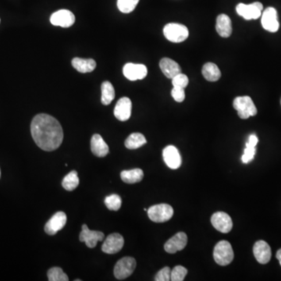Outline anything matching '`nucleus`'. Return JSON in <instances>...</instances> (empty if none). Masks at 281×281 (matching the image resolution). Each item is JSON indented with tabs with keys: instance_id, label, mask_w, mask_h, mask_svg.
Masks as SVG:
<instances>
[{
	"instance_id": "obj_34",
	"label": "nucleus",
	"mask_w": 281,
	"mask_h": 281,
	"mask_svg": "<svg viewBox=\"0 0 281 281\" xmlns=\"http://www.w3.org/2000/svg\"><path fill=\"white\" fill-rule=\"evenodd\" d=\"M170 278H171V270L170 267H166L159 270L158 274L155 275V281H170Z\"/></svg>"
},
{
	"instance_id": "obj_25",
	"label": "nucleus",
	"mask_w": 281,
	"mask_h": 281,
	"mask_svg": "<svg viewBox=\"0 0 281 281\" xmlns=\"http://www.w3.org/2000/svg\"><path fill=\"white\" fill-rule=\"evenodd\" d=\"M146 139L142 134L133 133L128 136L124 144L128 149H137L146 144Z\"/></svg>"
},
{
	"instance_id": "obj_7",
	"label": "nucleus",
	"mask_w": 281,
	"mask_h": 281,
	"mask_svg": "<svg viewBox=\"0 0 281 281\" xmlns=\"http://www.w3.org/2000/svg\"><path fill=\"white\" fill-rule=\"evenodd\" d=\"M263 4L259 2H253L252 4L239 3L236 7L237 13L240 17L245 19L247 21L249 20H256L259 18L263 11Z\"/></svg>"
},
{
	"instance_id": "obj_17",
	"label": "nucleus",
	"mask_w": 281,
	"mask_h": 281,
	"mask_svg": "<svg viewBox=\"0 0 281 281\" xmlns=\"http://www.w3.org/2000/svg\"><path fill=\"white\" fill-rule=\"evenodd\" d=\"M132 102L128 97L118 100L114 108V116L120 121H127L132 116Z\"/></svg>"
},
{
	"instance_id": "obj_23",
	"label": "nucleus",
	"mask_w": 281,
	"mask_h": 281,
	"mask_svg": "<svg viewBox=\"0 0 281 281\" xmlns=\"http://www.w3.org/2000/svg\"><path fill=\"white\" fill-rule=\"evenodd\" d=\"M202 75L208 82H217L221 78V72L217 65L213 63L204 64L202 70Z\"/></svg>"
},
{
	"instance_id": "obj_3",
	"label": "nucleus",
	"mask_w": 281,
	"mask_h": 281,
	"mask_svg": "<svg viewBox=\"0 0 281 281\" xmlns=\"http://www.w3.org/2000/svg\"><path fill=\"white\" fill-rule=\"evenodd\" d=\"M234 108L237 111L240 118L243 120L254 117L257 114V109L249 96H238L235 98L233 102Z\"/></svg>"
},
{
	"instance_id": "obj_13",
	"label": "nucleus",
	"mask_w": 281,
	"mask_h": 281,
	"mask_svg": "<svg viewBox=\"0 0 281 281\" xmlns=\"http://www.w3.org/2000/svg\"><path fill=\"white\" fill-rule=\"evenodd\" d=\"M105 235L102 232L90 231L86 224L82 225V231L80 233L79 239L82 242L85 243L87 247L94 248L98 241L103 240Z\"/></svg>"
},
{
	"instance_id": "obj_10",
	"label": "nucleus",
	"mask_w": 281,
	"mask_h": 281,
	"mask_svg": "<svg viewBox=\"0 0 281 281\" xmlns=\"http://www.w3.org/2000/svg\"><path fill=\"white\" fill-rule=\"evenodd\" d=\"M123 73L130 81H137L144 79L148 74V69L143 64L128 63L124 65Z\"/></svg>"
},
{
	"instance_id": "obj_38",
	"label": "nucleus",
	"mask_w": 281,
	"mask_h": 281,
	"mask_svg": "<svg viewBox=\"0 0 281 281\" xmlns=\"http://www.w3.org/2000/svg\"><path fill=\"white\" fill-rule=\"evenodd\" d=\"M0 177H1V172H0Z\"/></svg>"
},
{
	"instance_id": "obj_14",
	"label": "nucleus",
	"mask_w": 281,
	"mask_h": 281,
	"mask_svg": "<svg viewBox=\"0 0 281 281\" xmlns=\"http://www.w3.org/2000/svg\"><path fill=\"white\" fill-rule=\"evenodd\" d=\"M67 215L63 212H58L52 216L45 226V232L47 234H56L58 232L64 228L67 224Z\"/></svg>"
},
{
	"instance_id": "obj_33",
	"label": "nucleus",
	"mask_w": 281,
	"mask_h": 281,
	"mask_svg": "<svg viewBox=\"0 0 281 281\" xmlns=\"http://www.w3.org/2000/svg\"><path fill=\"white\" fill-rule=\"evenodd\" d=\"M255 146L252 145V144H248V142L246 143V148L244 151L241 160L244 163H248L249 162L252 161V159L255 157Z\"/></svg>"
},
{
	"instance_id": "obj_11",
	"label": "nucleus",
	"mask_w": 281,
	"mask_h": 281,
	"mask_svg": "<svg viewBox=\"0 0 281 281\" xmlns=\"http://www.w3.org/2000/svg\"><path fill=\"white\" fill-rule=\"evenodd\" d=\"M262 25L270 32H277L280 28L278 12L275 8L268 7L262 14Z\"/></svg>"
},
{
	"instance_id": "obj_6",
	"label": "nucleus",
	"mask_w": 281,
	"mask_h": 281,
	"mask_svg": "<svg viewBox=\"0 0 281 281\" xmlns=\"http://www.w3.org/2000/svg\"><path fill=\"white\" fill-rule=\"evenodd\" d=\"M136 268V261L132 257H124L114 267V276L117 280H124L132 275Z\"/></svg>"
},
{
	"instance_id": "obj_5",
	"label": "nucleus",
	"mask_w": 281,
	"mask_h": 281,
	"mask_svg": "<svg viewBox=\"0 0 281 281\" xmlns=\"http://www.w3.org/2000/svg\"><path fill=\"white\" fill-rule=\"evenodd\" d=\"M150 220L155 223H164L172 218L174 209L168 204L152 205L147 210Z\"/></svg>"
},
{
	"instance_id": "obj_35",
	"label": "nucleus",
	"mask_w": 281,
	"mask_h": 281,
	"mask_svg": "<svg viewBox=\"0 0 281 281\" xmlns=\"http://www.w3.org/2000/svg\"><path fill=\"white\" fill-rule=\"evenodd\" d=\"M171 94L176 102H182L185 98V89L182 88L174 87L171 91Z\"/></svg>"
},
{
	"instance_id": "obj_18",
	"label": "nucleus",
	"mask_w": 281,
	"mask_h": 281,
	"mask_svg": "<svg viewBox=\"0 0 281 281\" xmlns=\"http://www.w3.org/2000/svg\"><path fill=\"white\" fill-rule=\"evenodd\" d=\"M253 253L256 260L261 264H267L271 259V248L264 240H259L254 244Z\"/></svg>"
},
{
	"instance_id": "obj_22",
	"label": "nucleus",
	"mask_w": 281,
	"mask_h": 281,
	"mask_svg": "<svg viewBox=\"0 0 281 281\" xmlns=\"http://www.w3.org/2000/svg\"><path fill=\"white\" fill-rule=\"evenodd\" d=\"M73 67L76 69L78 72L85 74V73L93 72L96 67V62L93 59H82V58L75 57L72 59Z\"/></svg>"
},
{
	"instance_id": "obj_19",
	"label": "nucleus",
	"mask_w": 281,
	"mask_h": 281,
	"mask_svg": "<svg viewBox=\"0 0 281 281\" xmlns=\"http://www.w3.org/2000/svg\"><path fill=\"white\" fill-rule=\"evenodd\" d=\"M159 67L165 76L170 79H173L176 75L182 73L180 65L170 58H163L159 62Z\"/></svg>"
},
{
	"instance_id": "obj_12",
	"label": "nucleus",
	"mask_w": 281,
	"mask_h": 281,
	"mask_svg": "<svg viewBox=\"0 0 281 281\" xmlns=\"http://www.w3.org/2000/svg\"><path fill=\"white\" fill-rule=\"evenodd\" d=\"M124 244V237L120 234H111L104 240L102 246V252L106 254L117 253L122 249Z\"/></svg>"
},
{
	"instance_id": "obj_29",
	"label": "nucleus",
	"mask_w": 281,
	"mask_h": 281,
	"mask_svg": "<svg viewBox=\"0 0 281 281\" xmlns=\"http://www.w3.org/2000/svg\"><path fill=\"white\" fill-rule=\"evenodd\" d=\"M139 2V0H117V7L122 13H132Z\"/></svg>"
},
{
	"instance_id": "obj_4",
	"label": "nucleus",
	"mask_w": 281,
	"mask_h": 281,
	"mask_svg": "<svg viewBox=\"0 0 281 281\" xmlns=\"http://www.w3.org/2000/svg\"><path fill=\"white\" fill-rule=\"evenodd\" d=\"M163 34L166 39L171 43H180L188 38L189 31L184 24L170 23L163 28Z\"/></svg>"
},
{
	"instance_id": "obj_2",
	"label": "nucleus",
	"mask_w": 281,
	"mask_h": 281,
	"mask_svg": "<svg viewBox=\"0 0 281 281\" xmlns=\"http://www.w3.org/2000/svg\"><path fill=\"white\" fill-rule=\"evenodd\" d=\"M213 257L215 262L222 267L232 263L234 257L232 244L228 240H220L215 246Z\"/></svg>"
},
{
	"instance_id": "obj_31",
	"label": "nucleus",
	"mask_w": 281,
	"mask_h": 281,
	"mask_svg": "<svg viewBox=\"0 0 281 281\" xmlns=\"http://www.w3.org/2000/svg\"><path fill=\"white\" fill-rule=\"evenodd\" d=\"M187 274V270L182 266H177L171 270L170 281H183Z\"/></svg>"
},
{
	"instance_id": "obj_21",
	"label": "nucleus",
	"mask_w": 281,
	"mask_h": 281,
	"mask_svg": "<svg viewBox=\"0 0 281 281\" xmlns=\"http://www.w3.org/2000/svg\"><path fill=\"white\" fill-rule=\"evenodd\" d=\"M216 29L223 38H229L232 34V20L227 14L219 15L217 18Z\"/></svg>"
},
{
	"instance_id": "obj_32",
	"label": "nucleus",
	"mask_w": 281,
	"mask_h": 281,
	"mask_svg": "<svg viewBox=\"0 0 281 281\" xmlns=\"http://www.w3.org/2000/svg\"><path fill=\"white\" fill-rule=\"evenodd\" d=\"M189 79L185 74L180 73L172 79V85L174 87L185 89L188 85Z\"/></svg>"
},
{
	"instance_id": "obj_20",
	"label": "nucleus",
	"mask_w": 281,
	"mask_h": 281,
	"mask_svg": "<svg viewBox=\"0 0 281 281\" xmlns=\"http://www.w3.org/2000/svg\"><path fill=\"white\" fill-rule=\"evenodd\" d=\"M92 152L97 157H105L109 153V147L102 139V136L98 134L93 135L91 140Z\"/></svg>"
},
{
	"instance_id": "obj_26",
	"label": "nucleus",
	"mask_w": 281,
	"mask_h": 281,
	"mask_svg": "<svg viewBox=\"0 0 281 281\" xmlns=\"http://www.w3.org/2000/svg\"><path fill=\"white\" fill-rule=\"evenodd\" d=\"M101 90H102L101 102L103 105H109L115 98V90L113 85L109 82H104L101 86Z\"/></svg>"
},
{
	"instance_id": "obj_28",
	"label": "nucleus",
	"mask_w": 281,
	"mask_h": 281,
	"mask_svg": "<svg viewBox=\"0 0 281 281\" xmlns=\"http://www.w3.org/2000/svg\"><path fill=\"white\" fill-rule=\"evenodd\" d=\"M48 280L49 281H67L68 276L59 267H52L48 271Z\"/></svg>"
},
{
	"instance_id": "obj_37",
	"label": "nucleus",
	"mask_w": 281,
	"mask_h": 281,
	"mask_svg": "<svg viewBox=\"0 0 281 281\" xmlns=\"http://www.w3.org/2000/svg\"><path fill=\"white\" fill-rule=\"evenodd\" d=\"M277 259L279 261L280 264H281V248L278 250V252H277Z\"/></svg>"
},
{
	"instance_id": "obj_30",
	"label": "nucleus",
	"mask_w": 281,
	"mask_h": 281,
	"mask_svg": "<svg viewBox=\"0 0 281 281\" xmlns=\"http://www.w3.org/2000/svg\"><path fill=\"white\" fill-rule=\"evenodd\" d=\"M105 204L109 210L117 211L121 207L122 200L118 194H113L105 198Z\"/></svg>"
},
{
	"instance_id": "obj_8",
	"label": "nucleus",
	"mask_w": 281,
	"mask_h": 281,
	"mask_svg": "<svg viewBox=\"0 0 281 281\" xmlns=\"http://www.w3.org/2000/svg\"><path fill=\"white\" fill-rule=\"evenodd\" d=\"M50 22L54 26L70 28L75 23V16L70 10L60 9L52 13L50 17Z\"/></svg>"
},
{
	"instance_id": "obj_39",
	"label": "nucleus",
	"mask_w": 281,
	"mask_h": 281,
	"mask_svg": "<svg viewBox=\"0 0 281 281\" xmlns=\"http://www.w3.org/2000/svg\"></svg>"
},
{
	"instance_id": "obj_15",
	"label": "nucleus",
	"mask_w": 281,
	"mask_h": 281,
	"mask_svg": "<svg viewBox=\"0 0 281 281\" xmlns=\"http://www.w3.org/2000/svg\"><path fill=\"white\" fill-rule=\"evenodd\" d=\"M187 244V235L184 232H179L167 240L165 244L164 249L168 253L174 254L183 250Z\"/></svg>"
},
{
	"instance_id": "obj_24",
	"label": "nucleus",
	"mask_w": 281,
	"mask_h": 281,
	"mask_svg": "<svg viewBox=\"0 0 281 281\" xmlns=\"http://www.w3.org/2000/svg\"><path fill=\"white\" fill-rule=\"evenodd\" d=\"M120 178L124 183L135 184L142 181L144 178V172L140 169H133V170H124L120 174Z\"/></svg>"
},
{
	"instance_id": "obj_16",
	"label": "nucleus",
	"mask_w": 281,
	"mask_h": 281,
	"mask_svg": "<svg viewBox=\"0 0 281 281\" xmlns=\"http://www.w3.org/2000/svg\"><path fill=\"white\" fill-rule=\"evenodd\" d=\"M163 157L167 167L172 170H177L182 165V156L178 148L174 145H168L163 149Z\"/></svg>"
},
{
	"instance_id": "obj_27",
	"label": "nucleus",
	"mask_w": 281,
	"mask_h": 281,
	"mask_svg": "<svg viewBox=\"0 0 281 281\" xmlns=\"http://www.w3.org/2000/svg\"><path fill=\"white\" fill-rule=\"evenodd\" d=\"M78 185H79V178H78V172L75 170H73L71 172L69 173L63 178V182H62L63 188L67 190H70V191L76 189Z\"/></svg>"
},
{
	"instance_id": "obj_9",
	"label": "nucleus",
	"mask_w": 281,
	"mask_h": 281,
	"mask_svg": "<svg viewBox=\"0 0 281 281\" xmlns=\"http://www.w3.org/2000/svg\"><path fill=\"white\" fill-rule=\"evenodd\" d=\"M211 223L217 231L221 233H229L233 228L232 218L228 213L217 212L211 217Z\"/></svg>"
},
{
	"instance_id": "obj_36",
	"label": "nucleus",
	"mask_w": 281,
	"mask_h": 281,
	"mask_svg": "<svg viewBox=\"0 0 281 281\" xmlns=\"http://www.w3.org/2000/svg\"><path fill=\"white\" fill-rule=\"evenodd\" d=\"M258 142H259V139H258L256 135H250L249 138H248V144H252V145H254V146H256V144H258Z\"/></svg>"
},
{
	"instance_id": "obj_1",
	"label": "nucleus",
	"mask_w": 281,
	"mask_h": 281,
	"mask_svg": "<svg viewBox=\"0 0 281 281\" xmlns=\"http://www.w3.org/2000/svg\"><path fill=\"white\" fill-rule=\"evenodd\" d=\"M31 132L35 144L47 152L57 149L63 142L61 125L56 118L46 113L38 114L34 117L31 124Z\"/></svg>"
}]
</instances>
